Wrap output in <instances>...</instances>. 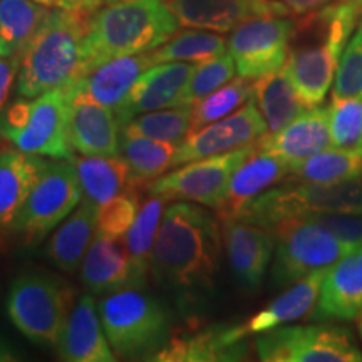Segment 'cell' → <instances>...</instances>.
<instances>
[{"label": "cell", "mask_w": 362, "mask_h": 362, "mask_svg": "<svg viewBox=\"0 0 362 362\" xmlns=\"http://www.w3.org/2000/svg\"><path fill=\"white\" fill-rule=\"evenodd\" d=\"M223 248L218 216L192 202L171 203L163 211L151 257V274L173 291L181 304L194 302L215 285Z\"/></svg>", "instance_id": "1"}, {"label": "cell", "mask_w": 362, "mask_h": 362, "mask_svg": "<svg viewBox=\"0 0 362 362\" xmlns=\"http://www.w3.org/2000/svg\"><path fill=\"white\" fill-rule=\"evenodd\" d=\"M361 12L362 0H334L296 22L285 69L309 107L325 101Z\"/></svg>", "instance_id": "2"}, {"label": "cell", "mask_w": 362, "mask_h": 362, "mask_svg": "<svg viewBox=\"0 0 362 362\" xmlns=\"http://www.w3.org/2000/svg\"><path fill=\"white\" fill-rule=\"evenodd\" d=\"M93 13L54 7L21 54L17 94L33 99L84 76L83 45Z\"/></svg>", "instance_id": "3"}, {"label": "cell", "mask_w": 362, "mask_h": 362, "mask_svg": "<svg viewBox=\"0 0 362 362\" xmlns=\"http://www.w3.org/2000/svg\"><path fill=\"white\" fill-rule=\"evenodd\" d=\"M178 27L165 0H121L99 7L90 17L83 45L84 74L110 59L160 47Z\"/></svg>", "instance_id": "4"}, {"label": "cell", "mask_w": 362, "mask_h": 362, "mask_svg": "<svg viewBox=\"0 0 362 362\" xmlns=\"http://www.w3.org/2000/svg\"><path fill=\"white\" fill-rule=\"evenodd\" d=\"M98 309L107 342L117 356L151 361L168 341V314L143 285L103 293Z\"/></svg>", "instance_id": "5"}, {"label": "cell", "mask_w": 362, "mask_h": 362, "mask_svg": "<svg viewBox=\"0 0 362 362\" xmlns=\"http://www.w3.org/2000/svg\"><path fill=\"white\" fill-rule=\"evenodd\" d=\"M71 84L12 103L0 115V136L21 151L52 160L72 158Z\"/></svg>", "instance_id": "6"}, {"label": "cell", "mask_w": 362, "mask_h": 362, "mask_svg": "<svg viewBox=\"0 0 362 362\" xmlns=\"http://www.w3.org/2000/svg\"><path fill=\"white\" fill-rule=\"evenodd\" d=\"M74 300V288L64 280L45 274H22L11 284L6 309L22 336L35 346L56 349Z\"/></svg>", "instance_id": "7"}, {"label": "cell", "mask_w": 362, "mask_h": 362, "mask_svg": "<svg viewBox=\"0 0 362 362\" xmlns=\"http://www.w3.org/2000/svg\"><path fill=\"white\" fill-rule=\"evenodd\" d=\"M319 211H344L362 216V181L344 180L332 183L285 181L269 188L245 208L240 220L270 228L287 218Z\"/></svg>", "instance_id": "8"}, {"label": "cell", "mask_w": 362, "mask_h": 362, "mask_svg": "<svg viewBox=\"0 0 362 362\" xmlns=\"http://www.w3.org/2000/svg\"><path fill=\"white\" fill-rule=\"evenodd\" d=\"M267 230L275 240L272 282L280 288L288 287L310 272L327 269L357 248L305 216L282 220Z\"/></svg>", "instance_id": "9"}, {"label": "cell", "mask_w": 362, "mask_h": 362, "mask_svg": "<svg viewBox=\"0 0 362 362\" xmlns=\"http://www.w3.org/2000/svg\"><path fill=\"white\" fill-rule=\"evenodd\" d=\"M81 202L83 188L72 158L47 161L13 220L12 235L24 243H37L66 220Z\"/></svg>", "instance_id": "10"}, {"label": "cell", "mask_w": 362, "mask_h": 362, "mask_svg": "<svg viewBox=\"0 0 362 362\" xmlns=\"http://www.w3.org/2000/svg\"><path fill=\"white\" fill-rule=\"evenodd\" d=\"M265 362H359L362 351L349 330L337 325H280L255 339Z\"/></svg>", "instance_id": "11"}, {"label": "cell", "mask_w": 362, "mask_h": 362, "mask_svg": "<svg viewBox=\"0 0 362 362\" xmlns=\"http://www.w3.org/2000/svg\"><path fill=\"white\" fill-rule=\"evenodd\" d=\"M253 149L255 143L221 155L189 161L183 168L149 181L148 192L149 194H160L166 202H194L216 210L223 202L235 170L252 155Z\"/></svg>", "instance_id": "12"}, {"label": "cell", "mask_w": 362, "mask_h": 362, "mask_svg": "<svg viewBox=\"0 0 362 362\" xmlns=\"http://www.w3.org/2000/svg\"><path fill=\"white\" fill-rule=\"evenodd\" d=\"M296 21L288 16L253 17L232 30L228 54L238 76L257 81L282 69L287 62Z\"/></svg>", "instance_id": "13"}, {"label": "cell", "mask_w": 362, "mask_h": 362, "mask_svg": "<svg viewBox=\"0 0 362 362\" xmlns=\"http://www.w3.org/2000/svg\"><path fill=\"white\" fill-rule=\"evenodd\" d=\"M267 133L269 128L264 116L255 99H250L238 111L189 133L176 148L175 166L248 146Z\"/></svg>", "instance_id": "14"}, {"label": "cell", "mask_w": 362, "mask_h": 362, "mask_svg": "<svg viewBox=\"0 0 362 362\" xmlns=\"http://www.w3.org/2000/svg\"><path fill=\"white\" fill-rule=\"evenodd\" d=\"M247 334L242 324H216L210 327L192 325L175 330L168 341L153 356L161 362H215L242 361L248 356Z\"/></svg>", "instance_id": "15"}, {"label": "cell", "mask_w": 362, "mask_h": 362, "mask_svg": "<svg viewBox=\"0 0 362 362\" xmlns=\"http://www.w3.org/2000/svg\"><path fill=\"white\" fill-rule=\"evenodd\" d=\"M221 235L226 259L233 277L243 291H259L275 253V240L270 230L245 220H221Z\"/></svg>", "instance_id": "16"}, {"label": "cell", "mask_w": 362, "mask_h": 362, "mask_svg": "<svg viewBox=\"0 0 362 362\" xmlns=\"http://www.w3.org/2000/svg\"><path fill=\"white\" fill-rule=\"evenodd\" d=\"M180 25L226 34L253 17L291 16L275 0H165Z\"/></svg>", "instance_id": "17"}, {"label": "cell", "mask_w": 362, "mask_h": 362, "mask_svg": "<svg viewBox=\"0 0 362 362\" xmlns=\"http://www.w3.org/2000/svg\"><path fill=\"white\" fill-rule=\"evenodd\" d=\"M194 66L192 62H161L144 71L115 110L121 128L134 116L176 106Z\"/></svg>", "instance_id": "18"}, {"label": "cell", "mask_w": 362, "mask_h": 362, "mask_svg": "<svg viewBox=\"0 0 362 362\" xmlns=\"http://www.w3.org/2000/svg\"><path fill=\"white\" fill-rule=\"evenodd\" d=\"M291 163L274 153L265 151L255 143V149L242 165L235 170L226 189L223 202L216 208L221 220L238 218L250 203L270 187L288 178Z\"/></svg>", "instance_id": "19"}, {"label": "cell", "mask_w": 362, "mask_h": 362, "mask_svg": "<svg viewBox=\"0 0 362 362\" xmlns=\"http://www.w3.org/2000/svg\"><path fill=\"white\" fill-rule=\"evenodd\" d=\"M362 312V245L330 265L312 310L314 320H354Z\"/></svg>", "instance_id": "20"}, {"label": "cell", "mask_w": 362, "mask_h": 362, "mask_svg": "<svg viewBox=\"0 0 362 362\" xmlns=\"http://www.w3.org/2000/svg\"><path fill=\"white\" fill-rule=\"evenodd\" d=\"M119 121L112 107L78 93L71 84V143L86 156H117L121 149Z\"/></svg>", "instance_id": "21"}, {"label": "cell", "mask_w": 362, "mask_h": 362, "mask_svg": "<svg viewBox=\"0 0 362 362\" xmlns=\"http://www.w3.org/2000/svg\"><path fill=\"white\" fill-rule=\"evenodd\" d=\"M57 354L67 362H112L116 359L103 329L98 302L90 293L81 296L57 344Z\"/></svg>", "instance_id": "22"}, {"label": "cell", "mask_w": 362, "mask_h": 362, "mask_svg": "<svg viewBox=\"0 0 362 362\" xmlns=\"http://www.w3.org/2000/svg\"><path fill=\"white\" fill-rule=\"evenodd\" d=\"M259 148L274 153L285 161L307 160L332 146L329 128V106H314L279 133H267L257 141Z\"/></svg>", "instance_id": "23"}, {"label": "cell", "mask_w": 362, "mask_h": 362, "mask_svg": "<svg viewBox=\"0 0 362 362\" xmlns=\"http://www.w3.org/2000/svg\"><path fill=\"white\" fill-rule=\"evenodd\" d=\"M81 282L89 292L107 293L126 285H143L136 277L133 260L123 238H110L94 235L83 265Z\"/></svg>", "instance_id": "24"}, {"label": "cell", "mask_w": 362, "mask_h": 362, "mask_svg": "<svg viewBox=\"0 0 362 362\" xmlns=\"http://www.w3.org/2000/svg\"><path fill=\"white\" fill-rule=\"evenodd\" d=\"M47 161L21 149H0V248L12 235L22 203L33 189Z\"/></svg>", "instance_id": "25"}, {"label": "cell", "mask_w": 362, "mask_h": 362, "mask_svg": "<svg viewBox=\"0 0 362 362\" xmlns=\"http://www.w3.org/2000/svg\"><path fill=\"white\" fill-rule=\"evenodd\" d=\"M151 66L155 64L149 57V52L115 57L74 81L72 88L93 101L116 110L124 101L136 79Z\"/></svg>", "instance_id": "26"}, {"label": "cell", "mask_w": 362, "mask_h": 362, "mask_svg": "<svg viewBox=\"0 0 362 362\" xmlns=\"http://www.w3.org/2000/svg\"><path fill=\"white\" fill-rule=\"evenodd\" d=\"M327 270L329 267L327 269L314 270L307 274L305 277L288 285L287 291H284L277 298H274L264 310L257 312L252 319L242 324L243 332L247 336L262 334L302 319L307 314H312L317 304V298H319L320 285H322Z\"/></svg>", "instance_id": "27"}, {"label": "cell", "mask_w": 362, "mask_h": 362, "mask_svg": "<svg viewBox=\"0 0 362 362\" xmlns=\"http://www.w3.org/2000/svg\"><path fill=\"white\" fill-rule=\"evenodd\" d=\"M78 171L83 200L101 206L117 194L134 187H144V181L134 178L123 156H79L72 158ZM148 185V183H146Z\"/></svg>", "instance_id": "28"}, {"label": "cell", "mask_w": 362, "mask_h": 362, "mask_svg": "<svg viewBox=\"0 0 362 362\" xmlns=\"http://www.w3.org/2000/svg\"><path fill=\"white\" fill-rule=\"evenodd\" d=\"M98 206L83 200L47 243V257L61 272L72 274L83 264L90 240L96 235Z\"/></svg>", "instance_id": "29"}, {"label": "cell", "mask_w": 362, "mask_h": 362, "mask_svg": "<svg viewBox=\"0 0 362 362\" xmlns=\"http://www.w3.org/2000/svg\"><path fill=\"white\" fill-rule=\"evenodd\" d=\"M253 88H255L253 99L264 116L269 133H279L293 119H297L302 112L309 110V106L298 96L285 66L253 81Z\"/></svg>", "instance_id": "30"}, {"label": "cell", "mask_w": 362, "mask_h": 362, "mask_svg": "<svg viewBox=\"0 0 362 362\" xmlns=\"http://www.w3.org/2000/svg\"><path fill=\"white\" fill-rule=\"evenodd\" d=\"M362 173V146L339 148L330 146L307 160L292 163L291 181L310 183H332L359 178Z\"/></svg>", "instance_id": "31"}, {"label": "cell", "mask_w": 362, "mask_h": 362, "mask_svg": "<svg viewBox=\"0 0 362 362\" xmlns=\"http://www.w3.org/2000/svg\"><path fill=\"white\" fill-rule=\"evenodd\" d=\"M47 13L34 0H0V57L21 56Z\"/></svg>", "instance_id": "32"}, {"label": "cell", "mask_w": 362, "mask_h": 362, "mask_svg": "<svg viewBox=\"0 0 362 362\" xmlns=\"http://www.w3.org/2000/svg\"><path fill=\"white\" fill-rule=\"evenodd\" d=\"M165 203L166 200L160 194H151V198H148L139 208L138 216L123 237L139 284H144L148 272L151 270L153 247L161 225Z\"/></svg>", "instance_id": "33"}, {"label": "cell", "mask_w": 362, "mask_h": 362, "mask_svg": "<svg viewBox=\"0 0 362 362\" xmlns=\"http://www.w3.org/2000/svg\"><path fill=\"white\" fill-rule=\"evenodd\" d=\"M226 49H228V42L221 35L214 34L211 30L193 29L176 33L160 47L149 51V57L153 64H161V62L200 64L208 59L225 54Z\"/></svg>", "instance_id": "34"}, {"label": "cell", "mask_w": 362, "mask_h": 362, "mask_svg": "<svg viewBox=\"0 0 362 362\" xmlns=\"http://www.w3.org/2000/svg\"><path fill=\"white\" fill-rule=\"evenodd\" d=\"M193 106H173L134 116L123 124L121 134L141 136L163 143L180 144L192 133Z\"/></svg>", "instance_id": "35"}, {"label": "cell", "mask_w": 362, "mask_h": 362, "mask_svg": "<svg viewBox=\"0 0 362 362\" xmlns=\"http://www.w3.org/2000/svg\"><path fill=\"white\" fill-rule=\"evenodd\" d=\"M178 144L163 143L141 136L121 134V156L128 161L134 178L144 183L158 178L175 166Z\"/></svg>", "instance_id": "36"}, {"label": "cell", "mask_w": 362, "mask_h": 362, "mask_svg": "<svg viewBox=\"0 0 362 362\" xmlns=\"http://www.w3.org/2000/svg\"><path fill=\"white\" fill-rule=\"evenodd\" d=\"M253 94H255L253 81L242 78V76L228 81L215 93L208 94L202 101L193 104L192 133L238 111L240 107L253 99Z\"/></svg>", "instance_id": "37"}, {"label": "cell", "mask_w": 362, "mask_h": 362, "mask_svg": "<svg viewBox=\"0 0 362 362\" xmlns=\"http://www.w3.org/2000/svg\"><path fill=\"white\" fill-rule=\"evenodd\" d=\"M237 67L232 56L228 52L220 54L214 59H208L205 62L194 66L192 78L181 90L176 106H193L208 94L215 93L221 86L233 79Z\"/></svg>", "instance_id": "38"}, {"label": "cell", "mask_w": 362, "mask_h": 362, "mask_svg": "<svg viewBox=\"0 0 362 362\" xmlns=\"http://www.w3.org/2000/svg\"><path fill=\"white\" fill-rule=\"evenodd\" d=\"M141 189L143 187H134L99 206L96 233L110 238H123L141 208L139 202Z\"/></svg>", "instance_id": "39"}, {"label": "cell", "mask_w": 362, "mask_h": 362, "mask_svg": "<svg viewBox=\"0 0 362 362\" xmlns=\"http://www.w3.org/2000/svg\"><path fill=\"white\" fill-rule=\"evenodd\" d=\"M332 146H362V98L332 99L329 104Z\"/></svg>", "instance_id": "40"}, {"label": "cell", "mask_w": 362, "mask_h": 362, "mask_svg": "<svg viewBox=\"0 0 362 362\" xmlns=\"http://www.w3.org/2000/svg\"><path fill=\"white\" fill-rule=\"evenodd\" d=\"M341 98H362V12L334 79L332 99Z\"/></svg>", "instance_id": "41"}, {"label": "cell", "mask_w": 362, "mask_h": 362, "mask_svg": "<svg viewBox=\"0 0 362 362\" xmlns=\"http://www.w3.org/2000/svg\"><path fill=\"white\" fill-rule=\"evenodd\" d=\"M305 218L314 220L315 223L322 225L337 238L351 243L354 247L362 245V216L354 214H344V211H319V214L304 215Z\"/></svg>", "instance_id": "42"}, {"label": "cell", "mask_w": 362, "mask_h": 362, "mask_svg": "<svg viewBox=\"0 0 362 362\" xmlns=\"http://www.w3.org/2000/svg\"><path fill=\"white\" fill-rule=\"evenodd\" d=\"M21 56L0 57V115L6 110V104L11 94L12 84L19 74Z\"/></svg>", "instance_id": "43"}, {"label": "cell", "mask_w": 362, "mask_h": 362, "mask_svg": "<svg viewBox=\"0 0 362 362\" xmlns=\"http://www.w3.org/2000/svg\"><path fill=\"white\" fill-rule=\"evenodd\" d=\"M275 2L282 4L291 13L296 16H305V13L314 12L317 8H322L329 4H332L334 0H275Z\"/></svg>", "instance_id": "44"}, {"label": "cell", "mask_w": 362, "mask_h": 362, "mask_svg": "<svg viewBox=\"0 0 362 362\" xmlns=\"http://www.w3.org/2000/svg\"><path fill=\"white\" fill-rule=\"evenodd\" d=\"M104 6V0H62L59 7L72 8V11L94 13L99 7Z\"/></svg>", "instance_id": "45"}, {"label": "cell", "mask_w": 362, "mask_h": 362, "mask_svg": "<svg viewBox=\"0 0 362 362\" xmlns=\"http://www.w3.org/2000/svg\"><path fill=\"white\" fill-rule=\"evenodd\" d=\"M12 361H19V357H17L16 351L8 346V342L4 341V339H0V362H12Z\"/></svg>", "instance_id": "46"}, {"label": "cell", "mask_w": 362, "mask_h": 362, "mask_svg": "<svg viewBox=\"0 0 362 362\" xmlns=\"http://www.w3.org/2000/svg\"><path fill=\"white\" fill-rule=\"evenodd\" d=\"M34 2H37V4H40V6H44V7L54 8V7H59V4H61L62 0H34Z\"/></svg>", "instance_id": "47"}, {"label": "cell", "mask_w": 362, "mask_h": 362, "mask_svg": "<svg viewBox=\"0 0 362 362\" xmlns=\"http://www.w3.org/2000/svg\"><path fill=\"white\" fill-rule=\"evenodd\" d=\"M357 330H359V336L362 339V312L359 314V319H357Z\"/></svg>", "instance_id": "48"}, {"label": "cell", "mask_w": 362, "mask_h": 362, "mask_svg": "<svg viewBox=\"0 0 362 362\" xmlns=\"http://www.w3.org/2000/svg\"><path fill=\"white\" fill-rule=\"evenodd\" d=\"M110 2H121V0H104V4H110Z\"/></svg>", "instance_id": "49"}, {"label": "cell", "mask_w": 362, "mask_h": 362, "mask_svg": "<svg viewBox=\"0 0 362 362\" xmlns=\"http://www.w3.org/2000/svg\"><path fill=\"white\" fill-rule=\"evenodd\" d=\"M361 175H362V173H361Z\"/></svg>", "instance_id": "50"}]
</instances>
